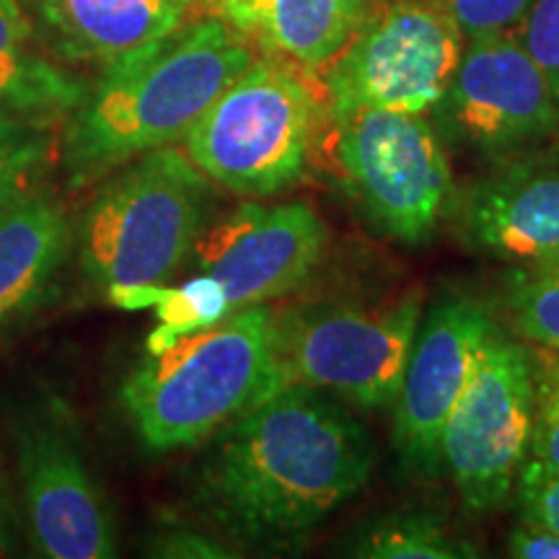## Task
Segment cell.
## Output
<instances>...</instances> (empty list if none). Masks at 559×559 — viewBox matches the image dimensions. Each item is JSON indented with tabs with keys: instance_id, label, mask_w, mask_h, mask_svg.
<instances>
[{
	"instance_id": "29",
	"label": "cell",
	"mask_w": 559,
	"mask_h": 559,
	"mask_svg": "<svg viewBox=\"0 0 559 559\" xmlns=\"http://www.w3.org/2000/svg\"><path fill=\"white\" fill-rule=\"evenodd\" d=\"M19 498L13 492L11 474L5 472L3 456H0V551H11L16 547L19 528Z\"/></svg>"
},
{
	"instance_id": "28",
	"label": "cell",
	"mask_w": 559,
	"mask_h": 559,
	"mask_svg": "<svg viewBox=\"0 0 559 559\" xmlns=\"http://www.w3.org/2000/svg\"><path fill=\"white\" fill-rule=\"evenodd\" d=\"M508 549L521 559H559V536L547 528L521 523L508 539Z\"/></svg>"
},
{
	"instance_id": "22",
	"label": "cell",
	"mask_w": 559,
	"mask_h": 559,
	"mask_svg": "<svg viewBox=\"0 0 559 559\" xmlns=\"http://www.w3.org/2000/svg\"><path fill=\"white\" fill-rule=\"evenodd\" d=\"M534 360V423L519 485L559 477V353L531 349Z\"/></svg>"
},
{
	"instance_id": "5",
	"label": "cell",
	"mask_w": 559,
	"mask_h": 559,
	"mask_svg": "<svg viewBox=\"0 0 559 559\" xmlns=\"http://www.w3.org/2000/svg\"><path fill=\"white\" fill-rule=\"evenodd\" d=\"M324 109L306 70L264 55L202 111L181 151L221 190L275 198L309 174Z\"/></svg>"
},
{
	"instance_id": "13",
	"label": "cell",
	"mask_w": 559,
	"mask_h": 559,
	"mask_svg": "<svg viewBox=\"0 0 559 559\" xmlns=\"http://www.w3.org/2000/svg\"><path fill=\"white\" fill-rule=\"evenodd\" d=\"M492 330L489 313L469 298H443L423 313L394 402V445L407 469L425 477L443 472L445 423Z\"/></svg>"
},
{
	"instance_id": "2",
	"label": "cell",
	"mask_w": 559,
	"mask_h": 559,
	"mask_svg": "<svg viewBox=\"0 0 559 559\" xmlns=\"http://www.w3.org/2000/svg\"><path fill=\"white\" fill-rule=\"evenodd\" d=\"M251 62L249 41L210 16L104 68L60 130V171L70 190H86L143 153L181 143Z\"/></svg>"
},
{
	"instance_id": "21",
	"label": "cell",
	"mask_w": 559,
	"mask_h": 559,
	"mask_svg": "<svg viewBox=\"0 0 559 559\" xmlns=\"http://www.w3.org/2000/svg\"><path fill=\"white\" fill-rule=\"evenodd\" d=\"M55 169H60L58 122L0 109V207L47 190Z\"/></svg>"
},
{
	"instance_id": "27",
	"label": "cell",
	"mask_w": 559,
	"mask_h": 559,
	"mask_svg": "<svg viewBox=\"0 0 559 559\" xmlns=\"http://www.w3.org/2000/svg\"><path fill=\"white\" fill-rule=\"evenodd\" d=\"M521 521L559 536V477L519 485Z\"/></svg>"
},
{
	"instance_id": "26",
	"label": "cell",
	"mask_w": 559,
	"mask_h": 559,
	"mask_svg": "<svg viewBox=\"0 0 559 559\" xmlns=\"http://www.w3.org/2000/svg\"><path fill=\"white\" fill-rule=\"evenodd\" d=\"M151 557H177V559H200V557H230L226 544H221L215 536L198 528L185 526H164L156 531L148 544Z\"/></svg>"
},
{
	"instance_id": "11",
	"label": "cell",
	"mask_w": 559,
	"mask_h": 559,
	"mask_svg": "<svg viewBox=\"0 0 559 559\" xmlns=\"http://www.w3.org/2000/svg\"><path fill=\"white\" fill-rule=\"evenodd\" d=\"M326 230L306 202H241L200 234L190 264L226 288L234 311L298 290L324 257Z\"/></svg>"
},
{
	"instance_id": "23",
	"label": "cell",
	"mask_w": 559,
	"mask_h": 559,
	"mask_svg": "<svg viewBox=\"0 0 559 559\" xmlns=\"http://www.w3.org/2000/svg\"><path fill=\"white\" fill-rule=\"evenodd\" d=\"M508 311L523 340L559 353V264L523 270L510 285Z\"/></svg>"
},
{
	"instance_id": "14",
	"label": "cell",
	"mask_w": 559,
	"mask_h": 559,
	"mask_svg": "<svg viewBox=\"0 0 559 559\" xmlns=\"http://www.w3.org/2000/svg\"><path fill=\"white\" fill-rule=\"evenodd\" d=\"M464 226L500 260L526 270L559 264V164H513L474 185Z\"/></svg>"
},
{
	"instance_id": "3",
	"label": "cell",
	"mask_w": 559,
	"mask_h": 559,
	"mask_svg": "<svg viewBox=\"0 0 559 559\" xmlns=\"http://www.w3.org/2000/svg\"><path fill=\"white\" fill-rule=\"evenodd\" d=\"M283 386L275 311L260 304L148 355L124 379L120 402L140 443L169 453L205 443Z\"/></svg>"
},
{
	"instance_id": "1",
	"label": "cell",
	"mask_w": 559,
	"mask_h": 559,
	"mask_svg": "<svg viewBox=\"0 0 559 559\" xmlns=\"http://www.w3.org/2000/svg\"><path fill=\"white\" fill-rule=\"evenodd\" d=\"M376 445L326 391L285 383L207 438L192 498L241 547L288 551L366 487Z\"/></svg>"
},
{
	"instance_id": "6",
	"label": "cell",
	"mask_w": 559,
	"mask_h": 559,
	"mask_svg": "<svg viewBox=\"0 0 559 559\" xmlns=\"http://www.w3.org/2000/svg\"><path fill=\"white\" fill-rule=\"evenodd\" d=\"M419 321L417 288L381 306L306 304L275 311L283 379L326 391L353 409H386L400 394Z\"/></svg>"
},
{
	"instance_id": "19",
	"label": "cell",
	"mask_w": 559,
	"mask_h": 559,
	"mask_svg": "<svg viewBox=\"0 0 559 559\" xmlns=\"http://www.w3.org/2000/svg\"><path fill=\"white\" fill-rule=\"evenodd\" d=\"M107 298L122 309L156 311V330L148 334V355H158L179 340L205 332L234 313L228 293L215 277L194 272L179 285H143V288H115Z\"/></svg>"
},
{
	"instance_id": "20",
	"label": "cell",
	"mask_w": 559,
	"mask_h": 559,
	"mask_svg": "<svg viewBox=\"0 0 559 559\" xmlns=\"http://www.w3.org/2000/svg\"><path fill=\"white\" fill-rule=\"evenodd\" d=\"M345 555L362 559H469L479 551L428 510H391L360 523L345 542Z\"/></svg>"
},
{
	"instance_id": "17",
	"label": "cell",
	"mask_w": 559,
	"mask_h": 559,
	"mask_svg": "<svg viewBox=\"0 0 559 559\" xmlns=\"http://www.w3.org/2000/svg\"><path fill=\"white\" fill-rule=\"evenodd\" d=\"M373 13V0H221V19L264 55L324 70Z\"/></svg>"
},
{
	"instance_id": "7",
	"label": "cell",
	"mask_w": 559,
	"mask_h": 559,
	"mask_svg": "<svg viewBox=\"0 0 559 559\" xmlns=\"http://www.w3.org/2000/svg\"><path fill=\"white\" fill-rule=\"evenodd\" d=\"M464 55V34L438 0L373 9L324 68L332 120L360 109L425 115L443 102Z\"/></svg>"
},
{
	"instance_id": "15",
	"label": "cell",
	"mask_w": 559,
	"mask_h": 559,
	"mask_svg": "<svg viewBox=\"0 0 559 559\" xmlns=\"http://www.w3.org/2000/svg\"><path fill=\"white\" fill-rule=\"evenodd\" d=\"M41 45L66 66L109 68L181 24L192 0H19Z\"/></svg>"
},
{
	"instance_id": "18",
	"label": "cell",
	"mask_w": 559,
	"mask_h": 559,
	"mask_svg": "<svg viewBox=\"0 0 559 559\" xmlns=\"http://www.w3.org/2000/svg\"><path fill=\"white\" fill-rule=\"evenodd\" d=\"M91 83L41 45L19 0H0V109L39 120H66Z\"/></svg>"
},
{
	"instance_id": "25",
	"label": "cell",
	"mask_w": 559,
	"mask_h": 559,
	"mask_svg": "<svg viewBox=\"0 0 559 559\" xmlns=\"http://www.w3.org/2000/svg\"><path fill=\"white\" fill-rule=\"evenodd\" d=\"M464 34V39L519 32L534 0H438Z\"/></svg>"
},
{
	"instance_id": "16",
	"label": "cell",
	"mask_w": 559,
	"mask_h": 559,
	"mask_svg": "<svg viewBox=\"0 0 559 559\" xmlns=\"http://www.w3.org/2000/svg\"><path fill=\"white\" fill-rule=\"evenodd\" d=\"M73 241L75 221L50 190L0 207V340L47 298Z\"/></svg>"
},
{
	"instance_id": "10",
	"label": "cell",
	"mask_w": 559,
	"mask_h": 559,
	"mask_svg": "<svg viewBox=\"0 0 559 559\" xmlns=\"http://www.w3.org/2000/svg\"><path fill=\"white\" fill-rule=\"evenodd\" d=\"M21 523L45 559L117 557L111 506L60 404L26 412L11 425Z\"/></svg>"
},
{
	"instance_id": "8",
	"label": "cell",
	"mask_w": 559,
	"mask_h": 559,
	"mask_svg": "<svg viewBox=\"0 0 559 559\" xmlns=\"http://www.w3.org/2000/svg\"><path fill=\"white\" fill-rule=\"evenodd\" d=\"M337 158L362 218L391 241L425 243L453 194L451 164L423 115L360 109L334 120Z\"/></svg>"
},
{
	"instance_id": "9",
	"label": "cell",
	"mask_w": 559,
	"mask_h": 559,
	"mask_svg": "<svg viewBox=\"0 0 559 559\" xmlns=\"http://www.w3.org/2000/svg\"><path fill=\"white\" fill-rule=\"evenodd\" d=\"M534 423L531 347L495 326L443 430V472L472 513L510 498Z\"/></svg>"
},
{
	"instance_id": "12",
	"label": "cell",
	"mask_w": 559,
	"mask_h": 559,
	"mask_svg": "<svg viewBox=\"0 0 559 559\" xmlns=\"http://www.w3.org/2000/svg\"><path fill=\"white\" fill-rule=\"evenodd\" d=\"M451 138L481 153H510L559 130L549 86L519 34L469 39L443 102Z\"/></svg>"
},
{
	"instance_id": "24",
	"label": "cell",
	"mask_w": 559,
	"mask_h": 559,
	"mask_svg": "<svg viewBox=\"0 0 559 559\" xmlns=\"http://www.w3.org/2000/svg\"><path fill=\"white\" fill-rule=\"evenodd\" d=\"M515 34L544 73L559 120V0H534Z\"/></svg>"
},
{
	"instance_id": "4",
	"label": "cell",
	"mask_w": 559,
	"mask_h": 559,
	"mask_svg": "<svg viewBox=\"0 0 559 559\" xmlns=\"http://www.w3.org/2000/svg\"><path fill=\"white\" fill-rule=\"evenodd\" d=\"M213 181L177 145L148 151L96 181L75 221L83 277L115 288L171 285L213 221Z\"/></svg>"
}]
</instances>
